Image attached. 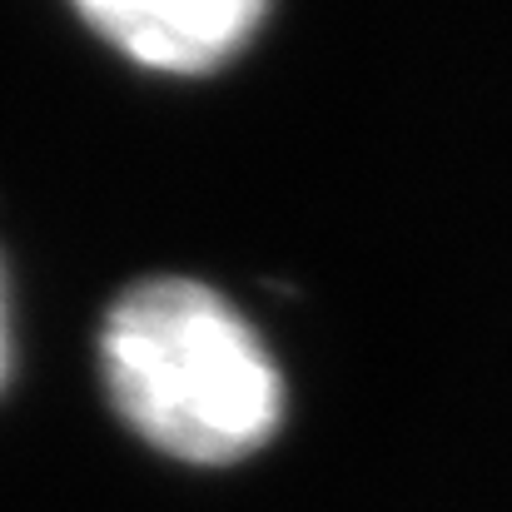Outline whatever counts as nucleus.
Wrapping results in <instances>:
<instances>
[{
    "label": "nucleus",
    "mask_w": 512,
    "mask_h": 512,
    "mask_svg": "<svg viewBox=\"0 0 512 512\" xmlns=\"http://www.w3.org/2000/svg\"><path fill=\"white\" fill-rule=\"evenodd\" d=\"M100 363L125 423L184 463H234L284 413L269 348L194 279H145L120 294L100 329Z\"/></svg>",
    "instance_id": "obj_1"
},
{
    "label": "nucleus",
    "mask_w": 512,
    "mask_h": 512,
    "mask_svg": "<svg viewBox=\"0 0 512 512\" xmlns=\"http://www.w3.org/2000/svg\"><path fill=\"white\" fill-rule=\"evenodd\" d=\"M5 363H10V339H5V289H0V383H5Z\"/></svg>",
    "instance_id": "obj_3"
},
{
    "label": "nucleus",
    "mask_w": 512,
    "mask_h": 512,
    "mask_svg": "<svg viewBox=\"0 0 512 512\" xmlns=\"http://www.w3.org/2000/svg\"><path fill=\"white\" fill-rule=\"evenodd\" d=\"M75 10L135 65L199 75L259 30L269 0H75Z\"/></svg>",
    "instance_id": "obj_2"
}]
</instances>
